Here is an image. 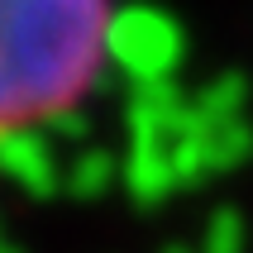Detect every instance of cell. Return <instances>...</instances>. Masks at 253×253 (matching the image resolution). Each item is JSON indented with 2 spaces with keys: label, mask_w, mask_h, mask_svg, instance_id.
<instances>
[{
  "label": "cell",
  "mask_w": 253,
  "mask_h": 253,
  "mask_svg": "<svg viewBox=\"0 0 253 253\" xmlns=\"http://www.w3.org/2000/svg\"><path fill=\"white\" fill-rule=\"evenodd\" d=\"M206 253H244V220L234 211H220L206 229Z\"/></svg>",
  "instance_id": "cell-8"
},
{
  "label": "cell",
  "mask_w": 253,
  "mask_h": 253,
  "mask_svg": "<svg viewBox=\"0 0 253 253\" xmlns=\"http://www.w3.org/2000/svg\"><path fill=\"white\" fill-rule=\"evenodd\" d=\"M5 172H10V182H19L24 191H39V196H48L57 182L53 172V153H48V143H43V134H5Z\"/></svg>",
  "instance_id": "cell-4"
},
{
  "label": "cell",
  "mask_w": 253,
  "mask_h": 253,
  "mask_svg": "<svg viewBox=\"0 0 253 253\" xmlns=\"http://www.w3.org/2000/svg\"><path fill=\"white\" fill-rule=\"evenodd\" d=\"M253 153V129L244 125H220V129H206V168L211 172H225V168H239L244 158Z\"/></svg>",
  "instance_id": "cell-6"
},
{
  "label": "cell",
  "mask_w": 253,
  "mask_h": 253,
  "mask_svg": "<svg viewBox=\"0 0 253 253\" xmlns=\"http://www.w3.org/2000/svg\"><path fill=\"white\" fill-rule=\"evenodd\" d=\"M110 182H115V158L100 153V148H86V153L77 158V168H72V191H77V196H96V191H105Z\"/></svg>",
  "instance_id": "cell-7"
},
{
  "label": "cell",
  "mask_w": 253,
  "mask_h": 253,
  "mask_svg": "<svg viewBox=\"0 0 253 253\" xmlns=\"http://www.w3.org/2000/svg\"><path fill=\"white\" fill-rule=\"evenodd\" d=\"M115 62L134 77V86L148 82H168L172 67L182 62V29L177 19L148 5H134L115 19V43H110Z\"/></svg>",
  "instance_id": "cell-2"
},
{
  "label": "cell",
  "mask_w": 253,
  "mask_h": 253,
  "mask_svg": "<svg viewBox=\"0 0 253 253\" xmlns=\"http://www.w3.org/2000/svg\"><path fill=\"white\" fill-rule=\"evenodd\" d=\"M110 0H5V134L67 120L115 43Z\"/></svg>",
  "instance_id": "cell-1"
},
{
  "label": "cell",
  "mask_w": 253,
  "mask_h": 253,
  "mask_svg": "<svg viewBox=\"0 0 253 253\" xmlns=\"http://www.w3.org/2000/svg\"><path fill=\"white\" fill-rule=\"evenodd\" d=\"M244 96H249V86H244V77H215L206 91H201L191 105H196V115L206 120V125H239L244 120Z\"/></svg>",
  "instance_id": "cell-5"
},
{
  "label": "cell",
  "mask_w": 253,
  "mask_h": 253,
  "mask_svg": "<svg viewBox=\"0 0 253 253\" xmlns=\"http://www.w3.org/2000/svg\"><path fill=\"white\" fill-rule=\"evenodd\" d=\"M125 186L134 191V201L153 206L177 186V168H172V148L153 139H134V153L125 163Z\"/></svg>",
  "instance_id": "cell-3"
}]
</instances>
